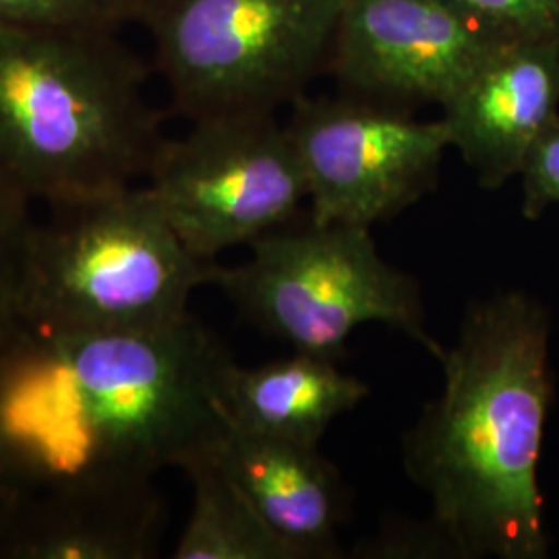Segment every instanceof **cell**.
<instances>
[{"label": "cell", "mask_w": 559, "mask_h": 559, "mask_svg": "<svg viewBox=\"0 0 559 559\" xmlns=\"http://www.w3.org/2000/svg\"><path fill=\"white\" fill-rule=\"evenodd\" d=\"M0 448L17 500L129 477L106 459L59 342L32 328L0 342Z\"/></svg>", "instance_id": "obj_10"}, {"label": "cell", "mask_w": 559, "mask_h": 559, "mask_svg": "<svg viewBox=\"0 0 559 559\" xmlns=\"http://www.w3.org/2000/svg\"><path fill=\"white\" fill-rule=\"evenodd\" d=\"M547 307L522 290L473 302L443 348L441 396L404 438L429 531L459 558L543 559L539 460L554 402Z\"/></svg>", "instance_id": "obj_1"}, {"label": "cell", "mask_w": 559, "mask_h": 559, "mask_svg": "<svg viewBox=\"0 0 559 559\" xmlns=\"http://www.w3.org/2000/svg\"><path fill=\"white\" fill-rule=\"evenodd\" d=\"M216 454L293 558L340 556L346 491L336 466L321 456L320 445L230 427Z\"/></svg>", "instance_id": "obj_13"}, {"label": "cell", "mask_w": 559, "mask_h": 559, "mask_svg": "<svg viewBox=\"0 0 559 559\" xmlns=\"http://www.w3.org/2000/svg\"><path fill=\"white\" fill-rule=\"evenodd\" d=\"M34 224L32 203L0 177V342L21 328V278Z\"/></svg>", "instance_id": "obj_16"}, {"label": "cell", "mask_w": 559, "mask_h": 559, "mask_svg": "<svg viewBox=\"0 0 559 559\" xmlns=\"http://www.w3.org/2000/svg\"><path fill=\"white\" fill-rule=\"evenodd\" d=\"M140 0H0V21L119 32L138 23Z\"/></svg>", "instance_id": "obj_17"}, {"label": "cell", "mask_w": 559, "mask_h": 559, "mask_svg": "<svg viewBox=\"0 0 559 559\" xmlns=\"http://www.w3.org/2000/svg\"><path fill=\"white\" fill-rule=\"evenodd\" d=\"M166 506L154 479L115 477L23 496L0 528V559H147Z\"/></svg>", "instance_id": "obj_12"}, {"label": "cell", "mask_w": 559, "mask_h": 559, "mask_svg": "<svg viewBox=\"0 0 559 559\" xmlns=\"http://www.w3.org/2000/svg\"><path fill=\"white\" fill-rule=\"evenodd\" d=\"M367 396L369 385L340 371L338 360L300 350L260 367L235 360L226 376L230 427L302 445H320L328 427Z\"/></svg>", "instance_id": "obj_14"}, {"label": "cell", "mask_w": 559, "mask_h": 559, "mask_svg": "<svg viewBox=\"0 0 559 559\" xmlns=\"http://www.w3.org/2000/svg\"><path fill=\"white\" fill-rule=\"evenodd\" d=\"M519 177L524 218L539 221L549 205H559V115L528 150Z\"/></svg>", "instance_id": "obj_19"}, {"label": "cell", "mask_w": 559, "mask_h": 559, "mask_svg": "<svg viewBox=\"0 0 559 559\" xmlns=\"http://www.w3.org/2000/svg\"><path fill=\"white\" fill-rule=\"evenodd\" d=\"M274 115L195 120L185 138L162 141L145 189L195 258L214 261L307 214L299 158Z\"/></svg>", "instance_id": "obj_7"}, {"label": "cell", "mask_w": 559, "mask_h": 559, "mask_svg": "<svg viewBox=\"0 0 559 559\" xmlns=\"http://www.w3.org/2000/svg\"><path fill=\"white\" fill-rule=\"evenodd\" d=\"M286 131L307 187L316 224L371 228L392 221L436 189L445 124L411 108L357 96H300Z\"/></svg>", "instance_id": "obj_8"}, {"label": "cell", "mask_w": 559, "mask_h": 559, "mask_svg": "<svg viewBox=\"0 0 559 559\" xmlns=\"http://www.w3.org/2000/svg\"><path fill=\"white\" fill-rule=\"evenodd\" d=\"M15 487L11 483L9 477V471H7V462H4V454H2V448H0V528L4 524V520L9 516V512L13 510L15 506Z\"/></svg>", "instance_id": "obj_20"}, {"label": "cell", "mask_w": 559, "mask_h": 559, "mask_svg": "<svg viewBox=\"0 0 559 559\" xmlns=\"http://www.w3.org/2000/svg\"><path fill=\"white\" fill-rule=\"evenodd\" d=\"M191 514L175 545V559H295L265 526L216 450L189 462Z\"/></svg>", "instance_id": "obj_15"}, {"label": "cell", "mask_w": 559, "mask_h": 559, "mask_svg": "<svg viewBox=\"0 0 559 559\" xmlns=\"http://www.w3.org/2000/svg\"><path fill=\"white\" fill-rule=\"evenodd\" d=\"M216 267L182 245L145 185L52 210L27 242L21 328L94 334L182 320Z\"/></svg>", "instance_id": "obj_3"}, {"label": "cell", "mask_w": 559, "mask_h": 559, "mask_svg": "<svg viewBox=\"0 0 559 559\" xmlns=\"http://www.w3.org/2000/svg\"><path fill=\"white\" fill-rule=\"evenodd\" d=\"M559 115V44L501 41L441 106V122L483 189L519 177Z\"/></svg>", "instance_id": "obj_11"}, {"label": "cell", "mask_w": 559, "mask_h": 559, "mask_svg": "<svg viewBox=\"0 0 559 559\" xmlns=\"http://www.w3.org/2000/svg\"><path fill=\"white\" fill-rule=\"evenodd\" d=\"M501 40L559 44V0H452Z\"/></svg>", "instance_id": "obj_18"}, {"label": "cell", "mask_w": 559, "mask_h": 559, "mask_svg": "<svg viewBox=\"0 0 559 559\" xmlns=\"http://www.w3.org/2000/svg\"><path fill=\"white\" fill-rule=\"evenodd\" d=\"M117 34L0 21V177L32 205L131 189L166 140L150 67Z\"/></svg>", "instance_id": "obj_2"}, {"label": "cell", "mask_w": 559, "mask_h": 559, "mask_svg": "<svg viewBox=\"0 0 559 559\" xmlns=\"http://www.w3.org/2000/svg\"><path fill=\"white\" fill-rule=\"evenodd\" d=\"M249 247L245 263L216 267L212 286L263 334L340 360L357 328L383 323L440 359L419 284L381 258L371 228L316 224L305 214Z\"/></svg>", "instance_id": "obj_5"}, {"label": "cell", "mask_w": 559, "mask_h": 559, "mask_svg": "<svg viewBox=\"0 0 559 559\" xmlns=\"http://www.w3.org/2000/svg\"><path fill=\"white\" fill-rule=\"evenodd\" d=\"M342 0H140L175 112H276L325 71Z\"/></svg>", "instance_id": "obj_6"}, {"label": "cell", "mask_w": 559, "mask_h": 559, "mask_svg": "<svg viewBox=\"0 0 559 559\" xmlns=\"http://www.w3.org/2000/svg\"><path fill=\"white\" fill-rule=\"evenodd\" d=\"M501 41L452 0H342L325 71L348 96L443 106Z\"/></svg>", "instance_id": "obj_9"}, {"label": "cell", "mask_w": 559, "mask_h": 559, "mask_svg": "<svg viewBox=\"0 0 559 559\" xmlns=\"http://www.w3.org/2000/svg\"><path fill=\"white\" fill-rule=\"evenodd\" d=\"M50 336L69 360L106 459L122 475L182 471L228 433L226 376L235 359L193 313L152 328Z\"/></svg>", "instance_id": "obj_4"}]
</instances>
